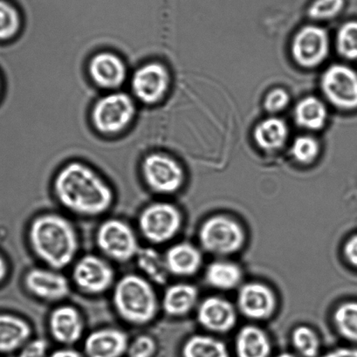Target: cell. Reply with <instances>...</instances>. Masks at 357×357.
I'll return each instance as SVG.
<instances>
[{"label":"cell","instance_id":"obj_19","mask_svg":"<svg viewBox=\"0 0 357 357\" xmlns=\"http://www.w3.org/2000/svg\"><path fill=\"white\" fill-rule=\"evenodd\" d=\"M289 136L287 124L280 118L273 116L261 121L252 133L256 145L266 152H275L282 149Z\"/></svg>","mask_w":357,"mask_h":357},{"label":"cell","instance_id":"obj_28","mask_svg":"<svg viewBox=\"0 0 357 357\" xmlns=\"http://www.w3.org/2000/svg\"><path fill=\"white\" fill-rule=\"evenodd\" d=\"M24 29V17L11 0H0V41L15 39Z\"/></svg>","mask_w":357,"mask_h":357},{"label":"cell","instance_id":"obj_36","mask_svg":"<svg viewBox=\"0 0 357 357\" xmlns=\"http://www.w3.org/2000/svg\"><path fill=\"white\" fill-rule=\"evenodd\" d=\"M22 349L19 357H47L48 344L46 340L36 339L26 342Z\"/></svg>","mask_w":357,"mask_h":357},{"label":"cell","instance_id":"obj_20","mask_svg":"<svg viewBox=\"0 0 357 357\" xmlns=\"http://www.w3.org/2000/svg\"><path fill=\"white\" fill-rule=\"evenodd\" d=\"M165 258L169 273L178 276L195 275L202 264V255L199 249L189 243L173 245Z\"/></svg>","mask_w":357,"mask_h":357},{"label":"cell","instance_id":"obj_3","mask_svg":"<svg viewBox=\"0 0 357 357\" xmlns=\"http://www.w3.org/2000/svg\"><path fill=\"white\" fill-rule=\"evenodd\" d=\"M137 102L130 93L117 90L99 96L89 110V123L99 136L114 139L133 126L137 116Z\"/></svg>","mask_w":357,"mask_h":357},{"label":"cell","instance_id":"obj_14","mask_svg":"<svg viewBox=\"0 0 357 357\" xmlns=\"http://www.w3.org/2000/svg\"><path fill=\"white\" fill-rule=\"evenodd\" d=\"M238 307L245 317L252 320H266L271 317L276 307V297L264 284H245L238 291Z\"/></svg>","mask_w":357,"mask_h":357},{"label":"cell","instance_id":"obj_7","mask_svg":"<svg viewBox=\"0 0 357 357\" xmlns=\"http://www.w3.org/2000/svg\"><path fill=\"white\" fill-rule=\"evenodd\" d=\"M129 64L123 55L104 48L93 53L86 62V75L99 91L120 90L129 77Z\"/></svg>","mask_w":357,"mask_h":357},{"label":"cell","instance_id":"obj_1","mask_svg":"<svg viewBox=\"0 0 357 357\" xmlns=\"http://www.w3.org/2000/svg\"><path fill=\"white\" fill-rule=\"evenodd\" d=\"M53 189L62 206L81 216H99L114 202L109 183L93 166L82 159H73L57 169Z\"/></svg>","mask_w":357,"mask_h":357},{"label":"cell","instance_id":"obj_24","mask_svg":"<svg viewBox=\"0 0 357 357\" xmlns=\"http://www.w3.org/2000/svg\"><path fill=\"white\" fill-rule=\"evenodd\" d=\"M199 292L190 284H175L166 289L162 298V308L172 317H183L195 307Z\"/></svg>","mask_w":357,"mask_h":357},{"label":"cell","instance_id":"obj_16","mask_svg":"<svg viewBox=\"0 0 357 357\" xmlns=\"http://www.w3.org/2000/svg\"><path fill=\"white\" fill-rule=\"evenodd\" d=\"M197 321L208 331L227 333L234 328L237 312L234 305L224 298H206L197 308Z\"/></svg>","mask_w":357,"mask_h":357},{"label":"cell","instance_id":"obj_41","mask_svg":"<svg viewBox=\"0 0 357 357\" xmlns=\"http://www.w3.org/2000/svg\"><path fill=\"white\" fill-rule=\"evenodd\" d=\"M276 357H297V356L293 355V354L286 352V353L280 354V355L277 356Z\"/></svg>","mask_w":357,"mask_h":357},{"label":"cell","instance_id":"obj_8","mask_svg":"<svg viewBox=\"0 0 357 357\" xmlns=\"http://www.w3.org/2000/svg\"><path fill=\"white\" fill-rule=\"evenodd\" d=\"M199 241L204 250L216 255H234L243 248L245 235L241 225L227 216H213L204 222Z\"/></svg>","mask_w":357,"mask_h":357},{"label":"cell","instance_id":"obj_38","mask_svg":"<svg viewBox=\"0 0 357 357\" xmlns=\"http://www.w3.org/2000/svg\"><path fill=\"white\" fill-rule=\"evenodd\" d=\"M321 357H357V349L339 348L331 350Z\"/></svg>","mask_w":357,"mask_h":357},{"label":"cell","instance_id":"obj_42","mask_svg":"<svg viewBox=\"0 0 357 357\" xmlns=\"http://www.w3.org/2000/svg\"><path fill=\"white\" fill-rule=\"evenodd\" d=\"M1 88H2V83H1V79H0V92H1Z\"/></svg>","mask_w":357,"mask_h":357},{"label":"cell","instance_id":"obj_37","mask_svg":"<svg viewBox=\"0 0 357 357\" xmlns=\"http://www.w3.org/2000/svg\"><path fill=\"white\" fill-rule=\"evenodd\" d=\"M343 254L349 264L357 268V235L352 236L347 241L343 248Z\"/></svg>","mask_w":357,"mask_h":357},{"label":"cell","instance_id":"obj_12","mask_svg":"<svg viewBox=\"0 0 357 357\" xmlns=\"http://www.w3.org/2000/svg\"><path fill=\"white\" fill-rule=\"evenodd\" d=\"M290 52L294 61L299 67L305 69L317 68L328 56V34L321 26H304L294 34Z\"/></svg>","mask_w":357,"mask_h":357},{"label":"cell","instance_id":"obj_18","mask_svg":"<svg viewBox=\"0 0 357 357\" xmlns=\"http://www.w3.org/2000/svg\"><path fill=\"white\" fill-rule=\"evenodd\" d=\"M52 336L65 345H72L82 338L84 321L77 308L61 306L52 312L50 317Z\"/></svg>","mask_w":357,"mask_h":357},{"label":"cell","instance_id":"obj_39","mask_svg":"<svg viewBox=\"0 0 357 357\" xmlns=\"http://www.w3.org/2000/svg\"><path fill=\"white\" fill-rule=\"evenodd\" d=\"M50 357H82V356L75 349H61L52 353Z\"/></svg>","mask_w":357,"mask_h":357},{"label":"cell","instance_id":"obj_11","mask_svg":"<svg viewBox=\"0 0 357 357\" xmlns=\"http://www.w3.org/2000/svg\"><path fill=\"white\" fill-rule=\"evenodd\" d=\"M97 245L107 257L118 262L136 258L140 250L136 234L126 222L109 220L97 231Z\"/></svg>","mask_w":357,"mask_h":357},{"label":"cell","instance_id":"obj_4","mask_svg":"<svg viewBox=\"0 0 357 357\" xmlns=\"http://www.w3.org/2000/svg\"><path fill=\"white\" fill-rule=\"evenodd\" d=\"M114 308L130 324L144 325L157 315L158 301L151 284L137 275H127L117 282L114 289Z\"/></svg>","mask_w":357,"mask_h":357},{"label":"cell","instance_id":"obj_21","mask_svg":"<svg viewBox=\"0 0 357 357\" xmlns=\"http://www.w3.org/2000/svg\"><path fill=\"white\" fill-rule=\"evenodd\" d=\"M32 329L23 319L0 314V353H11L29 342Z\"/></svg>","mask_w":357,"mask_h":357},{"label":"cell","instance_id":"obj_31","mask_svg":"<svg viewBox=\"0 0 357 357\" xmlns=\"http://www.w3.org/2000/svg\"><path fill=\"white\" fill-rule=\"evenodd\" d=\"M321 153V145L317 138L303 135L293 142L291 155L298 164L310 165L313 164Z\"/></svg>","mask_w":357,"mask_h":357},{"label":"cell","instance_id":"obj_17","mask_svg":"<svg viewBox=\"0 0 357 357\" xmlns=\"http://www.w3.org/2000/svg\"><path fill=\"white\" fill-rule=\"evenodd\" d=\"M129 344L126 333L106 328L93 331L86 338L84 351L86 357H122Z\"/></svg>","mask_w":357,"mask_h":357},{"label":"cell","instance_id":"obj_26","mask_svg":"<svg viewBox=\"0 0 357 357\" xmlns=\"http://www.w3.org/2000/svg\"><path fill=\"white\" fill-rule=\"evenodd\" d=\"M183 357H230L223 342L211 336L197 335L190 337L182 349Z\"/></svg>","mask_w":357,"mask_h":357},{"label":"cell","instance_id":"obj_33","mask_svg":"<svg viewBox=\"0 0 357 357\" xmlns=\"http://www.w3.org/2000/svg\"><path fill=\"white\" fill-rule=\"evenodd\" d=\"M346 0H313L307 8V15L317 22L336 18L344 10Z\"/></svg>","mask_w":357,"mask_h":357},{"label":"cell","instance_id":"obj_40","mask_svg":"<svg viewBox=\"0 0 357 357\" xmlns=\"http://www.w3.org/2000/svg\"><path fill=\"white\" fill-rule=\"evenodd\" d=\"M8 275V265L5 259L0 256V282H2Z\"/></svg>","mask_w":357,"mask_h":357},{"label":"cell","instance_id":"obj_15","mask_svg":"<svg viewBox=\"0 0 357 357\" xmlns=\"http://www.w3.org/2000/svg\"><path fill=\"white\" fill-rule=\"evenodd\" d=\"M24 282L31 294L47 301L64 299L70 291L68 279L54 269L30 270L27 272Z\"/></svg>","mask_w":357,"mask_h":357},{"label":"cell","instance_id":"obj_2","mask_svg":"<svg viewBox=\"0 0 357 357\" xmlns=\"http://www.w3.org/2000/svg\"><path fill=\"white\" fill-rule=\"evenodd\" d=\"M29 241L34 254L54 270L71 264L79 247L77 234L70 222L52 213L34 218L30 225Z\"/></svg>","mask_w":357,"mask_h":357},{"label":"cell","instance_id":"obj_29","mask_svg":"<svg viewBox=\"0 0 357 357\" xmlns=\"http://www.w3.org/2000/svg\"><path fill=\"white\" fill-rule=\"evenodd\" d=\"M334 321L340 335L357 343V303L347 301L336 308Z\"/></svg>","mask_w":357,"mask_h":357},{"label":"cell","instance_id":"obj_35","mask_svg":"<svg viewBox=\"0 0 357 357\" xmlns=\"http://www.w3.org/2000/svg\"><path fill=\"white\" fill-rule=\"evenodd\" d=\"M290 102V96L286 89L275 88L266 93L263 106L268 113L276 114L282 112Z\"/></svg>","mask_w":357,"mask_h":357},{"label":"cell","instance_id":"obj_10","mask_svg":"<svg viewBox=\"0 0 357 357\" xmlns=\"http://www.w3.org/2000/svg\"><path fill=\"white\" fill-rule=\"evenodd\" d=\"M182 214L175 206L157 202L150 204L142 211L139 227L149 241L162 244L175 237L182 227Z\"/></svg>","mask_w":357,"mask_h":357},{"label":"cell","instance_id":"obj_9","mask_svg":"<svg viewBox=\"0 0 357 357\" xmlns=\"http://www.w3.org/2000/svg\"><path fill=\"white\" fill-rule=\"evenodd\" d=\"M322 93L332 106L342 111L357 110V72L345 64L329 66L321 76Z\"/></svg>","mask_w":357,"mask_h":357},{"label":"cell","instance_id":"obj_13","mask_svg":"<svg viewBox=\"0 0 357 357\" xmlns=\"http://www.w3.org/2000/svg\"><path fill=\"white\" fill-rule=\"evenodd\" d=\"M114 273L112 266L96 255H86L79 259L73 270V280L82 292L100 294L112 286Z\"/></svg>","mask_w":357,"mask_h":357},{"label":"cell","instance_id":"obj_27","mask_svg":"<svg viewBox=\"0 0 357 357\" xmlns=\"http://www.w3.org/2000/svg\"><path fill=\"white\" fill-rule=\"evenodd\" d=\"M138 266L147 275L148 279L158 285L167 280L169 272L165 258L153 248H140L137 255Z\"/></svg>","mask_w":357,"mask_h":357},{"label":"cell","instance_id":"obj_32","mask_svg":"<svg viewBox=\"0 0 357 357\" xmlns=\"http://www.w3.org/2000/svg\"><path fill=\"white\" fill-rule=\"evenodd\" d=\"M294 348L303 357H317L320 352V339L307 326H299L292 333Z\"/></svg>","mask_w":357,"mask_h":357},{"label":"cell","instance_id":"obj_34","mask_svg":"<svg viewBox=\"0 0 357 357\" xmlns=\"http://www.w3.org/2000/svg\"><path fill=\"white\" fill-rule=\"evenodd\" d=\"M158 346L155 339L149 335H141L128 347L127 355L129 357H153Z\"/></svg>","mask_w":357,"mask_h":357},{"label":"cell","instance_id":"obj_22","mask_svg":"<svg viewBox=\"0 0 357 357\" xmlns=\"http://www.w3.org/2000/svg\"><path fill=\"white\" fill-rule=\"evenodd\" d=\"M271 350L268 336L261 328L248 325L238 331L235 341L237 357H269Z\"/></svg>","mask_w":357,"mask_h":357},{"label":"cell","instance_id":"obj_5","mask_svg":"<svg viewBox=\"0 0 357 357\" xmlns=\"http://www.w3.org/2000/svg\"><path fill=\"white\" fill-rule=\"evenodd\" d=\"M172 85L171 69L158 59L141 62L130 75V95L144 107L160 105L171 91Z\"/></svg>","mask_w":357,"mask_h":357},{"label":"cell","instance_id":"obj_30","mask_svg":"<svg viewBox=\"0 0 357 357\" xmlns=\"http://www.w3.org/2000/svg\"><path fill=\"white\" fill-rule=\"evenodd\" d=\"M335 47L340 56L349 61H357V20L346 22L339 27Z\"/></svg>","mask_w":357,"mask_h":357},{"label":"cell","instance_id":"obj_6","mask_svg":"<svg viewBox=\"0 0 357 357\" xmlns=\"http://www.w3.org/2000/svg\"><path fill=\"white\" fill-rule=\"evenodd\" d=\"M139 169L148 188L162 195L178 192L185 181L181 162L165 151H154L144 155Z\"/></svg>","mask_w":357,"mask_h":357},{"label":"cell","instance_id":"obj_23","mask_svg":"<svg viewBox=\"0 0 357 357\" xmlns=\"http://www.w3.org/2000/svg\"><path fill=\"white\" fill-rule=\"evenodd\" d=\"M294 117L298 126L305 130L317 131L324 129L327 123L328 111L321 99L308 96L297 102Z\"/></svg>","mask_w":357,"mask_h":357},{"label":"cell","instance_id":"obj_25","mask_svg":"<svg viewBox=\"0 0 357 357\" xmlns=\"http://www.w3.org/2000/svg\"><path fill=\"white\" fill-rule=\"evenodd\" d=\"M243 273L237 264L218 261L211 263L206 271V280L211 287L220 290H231L240 285Z\"/></svg>","mask_w":357,"mask_h":357}]
</instances>
